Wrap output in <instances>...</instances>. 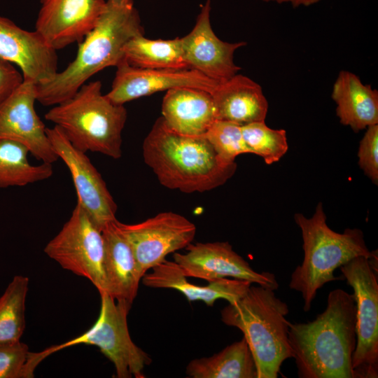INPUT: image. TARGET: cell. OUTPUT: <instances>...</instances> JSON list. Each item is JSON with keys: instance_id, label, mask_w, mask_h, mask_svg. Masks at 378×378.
Instances as JSON below:
<instances>
[{"instance_id": "cell-1", "label": "cell", "mask_w": 378, "mask_h": 378, "mask_svg": "<svg viewBox=\"0 0 378 378\" xmlns=\"http://www.w3.org/2000/svg\"><path fill=\"white\" fill-rule=\"evenodd\" d=\"M353 294L337 288L326 309L307 323H290L288 340L300 378H353L356 346Z\"/></svg>"}, {"instance_id": "cell-2", "label": "cell", "mask_w": 378, "mask_h": 378, "mask_svg": "<svg viewBox=\"0 0 378 378\" xmlns=\"http://www.w3.org/2000/svg\"><path fill=\"white\" fill-rule=\"evenodd\" d=\"M144 34L134 0H106L97 23L78 43L74 59L50 81L36 85V101L55 106L71 98L95 74L122 62L126 44Z\"/></svg>"}, {"instance_id": "cell-3", "label": "cell", "mask_w": 378, "mask_h": 378, "mask_svg": "<svg viewBox=\"0 0 378 378\" xmlns=\"http://www.w3.org/2000/svg\"><path fill=\"white\" fill-rule=\"evenodd\" d=\"M145 163L166 188L202 192L223 185L237 164L222 159L205 135L181 134L158 118L142 146Z\"/></svg>"}, {"instance_id": "cell-4", "label": "cell", "mask_w": 378, "mask_h": 378, "mask_svg": "<svg viewBox=\"0 0 378 378\" xmlns=\"http://www.w3.org/2000/svg\"><path fill=\"white\" fill-rule=\"evenodd\" d=\"M274 290L258 285L221 310V321L239 329L253 356L257 378H276L293 353L288 340V307Z\"/></svg>"}, {"instance_id": "cell-5", "label": "cell", "mask_w": 378, "mask_h": 378, "mask_svg": "<svg viewBox=\"0 0 378 378\" xmlns=\"http://www.w3.org/2000/svg\"><path fill=\"white\" fill-rule=\"evenodd\" d=\"M302 238L304 259L293 272L289 288L301 293L303 309L308 312L318 289L339 279L334 271L358 256L368 258L377 255L366 246L364 234L358 228H346L343 233L330 229L321 202L311 218L298 213L294 216Z\"/></svg>"}, {"instance_id": "cell-6", "label": "cell", "mask_w": 378, "mask_h": 378, "mask_svg": "<svg viewBox=\"0 0 378 378\" xmlns=\"http://www.w3.org/2000/svg\"><path fill=\"white\" fill-rule=\"evenodd\" d=\"M127 118L124 105L113 103L102 94L99 80L85 83L71 98L45 114L46 120L57 126L76 148L113 159L122 156Z\"/></svg>"}, {"instance_id": "cell-7", "label": "cell", "mask_w": 378, "mask_h": 378, "mask_svg": "<svg viewBox=\"0 0 378 378\" xmlns=\"http://www.w3.org/2000/svg\"><path fill=\"white\" fill-rule=\"evenodd\" d=\"M99 294L100 312L93 326L81 335L48 348L50 354L76 344L92 345L113 363L116 377H145L143 372L151 358L131 339L127 315L132 304L116 300L106 293Z\"/></svg>"}, {"instance_id": "cell-8", "label": "cell", "mask_w": 378, "mask_h": 378, "mask_svg": "<svg viewBox=\"0 0 378 378\" xmlns=\"http://www.w3.org/2000/svg\"><path fill=\"white\" fill-rule=\"evenodd\" d=\"M354 290L356 346L352 356L353 378L378 376V279L375 261L358 256L340 266Z\"/></svg>"}, {"instance_id": "cell-9", "label": "cell", "mask_w": 378, "mask_h": 378, "mask_svg": "<svg viewBox=\"0 0 378 378\" xmlns=\"http://www.w3.org/2000/svg\"><path fill=\"white\" fill-rule=\"evenodd\" d=\"M44 252L63 269L88 279L99 293H108L102 232L78 204Z\"/></svg>"}, {"instance_id": "cell-10", "label": "cell", "mask_w": 378, "mask_h": 378, "mask_svg": "<svg viewBox=\"0 0 378 378\" xmlns=\"http://www.w3.org/2000/svg\"><path fill=\"white\" fill-rule=\"evenodd\" d=\"M113 223L132 248L142 277L164 262L167 255L186 248L196 234L193 223L172 211L159 213L135 224L122 223L117 219Z\"/></svg>"}, {"instance_id": "cell-11", "label": "cell", "mask_w": 378, "mask_h": 378, "mask_svg": "<svg viewBox=\"0 0 378 378\" xmlns=\"http://www.w3.org/2000/svg\"><path fill=\"white\" fill-rule=\"evenodd\" d=\"M51 146L66 165L77 195V204L101 230L116 220L117 204L100 173L86 153L76 148L57 127L46 128Z\"/></svg>"}, {"instance_id": "cell-12", "label": "cell", "mask_w": 378, "mask_h": 378, "mask_svg": "<svg viewBox=\"0 0 378 378\" xmlns=\"http://www.w3.org/2000/svg\"><path fill=\"white\" fill-rule=\"evenodd\" d=\"M186 248V253H174L173 257L186 277L209 282L230 276L274 290L279 287L274 274L253 270L227 241L191 243Z\"/></svg>"}, {"instance_id": "cell-13", "label": "cell", "mask_w": 378, "mask_h": 378, "mask_svg": "<svg viewBox=\"0 0 378 378\" xmlns=\"http://www.w3.org/2000/svg\"><path fill=\"white\" fill-rule=\"evenodd\" d=\"M36 87L23 80L0 104V141L18 142L36 159L52 164L59 158L48 137L47 127L35 111Z\"/></svg>"}, {"instance_id": "cell-14", "label": "cell", "mask_w": 378, "mask_h": 378, "mask_svg": "<svg viewBox=\"0 0 378 378\" xmlns=\"http://www.w3.org/2000/svg\"><path fill=\"white\" fill-rule=\"evenodd\" d=\"M211 0H206L201 8L194 27L181 39L188 68L218 83H223L240 70L234 62V54L246 43L220 40L211 27Z\"/></svg>"}, {"instance_id": "cell-15", "label": "cell", "mask_w": 378, "mask_h": 378, "mask_svg": "<svg viewBox=\"0 0 378 378\" xmlns=\"http://www.w3.org/2000/svg\"><path fill=\"white\" fill-rule=\"evenodd\" d=\"M35 30L55 50L80 43L94 27L106 0H40Z\"/></svg>"}, {"instance_id": "cell-16", "label": "cell", "mask_w": 378, "mask_h": 378, "mask_svg": "<svg viewBox=\"0 0 378 378\" xmlns=\"http://www.w3.org/2000/svg\"><path fill=\"white\" fill-rule=\"evenodd\" d=\"M111 90L106 94L113 103L126 102L171 89L190 87L211 93L219 83L192 69H144L125 60L117 66Z\"/></svg>"}, {"instance_id": "cell-17", "label": "cell", "mask_w": 378, "mask_h": 378, "mask_svg": "<svg viewBox=\"0 0 378 378\" xmlns=\"http://www.w3.org/2000/svg\"><path fill=\"white\" fill-rule=\"evenodd\" d=\"M57 50L36 31H27L0 15V59L17 65L23 80L36 85L50 81L57 71Z\"/></svg>"}, {"instance_id": "cell-18", "label": "cell", "mask_w": 378, "mask_h": 378, "mask_svg": "<svg viewBox=\"0 0 378 378\" xmlns=\"http://www.w3.org/2000/svg\"><path fill=\"white\" fill-rule=\"evenodd\" d=\"M161 117L174 132L191 136L204 135L217 120L211 93L190 87L167 91Z\"/></svg>"}, {"instance_id": "cell-19", "label": "cell", "mask_w": 378, "mask_h": 378, "mask_svg": "<svg viewBox=\"0 0 378 378\" xmlns=\"http://www.w3.org/2000/svg\"><path fill=\"white\" fill-rule=\"evenodd\" d=\"M146 286L155 288H172L181 293L189 302L200 300L212 307L218 299H225L229 303L241 298L252 284L241 279L223 278L209 281L201 286L190 283L174 261L165 260L155 266L151 272L142 277Z\"/></svg>"}, {"instance_id": "cell-20", "label": "cell", "mask_w": 378, "mask_h": 378, "mask_svg": "<svg viewBox=\"0 0 378 378\" xmlns=\"http://www.w3.org/2000/svg\"><path fill=\"white\" fill-rule=\"evenodd\" d=\"M211 95L217 120L241 126L265 120L268 102L262 88L246 76L237 74L219 83Z\"/></svg>"}, {"instance_id": "cell-21", "label": "cell", "mask_w": 378, "mask_h": 378, "mask_svg": "<svg viewBox=\"0 0 378 378\" xmlns=\"http://www.w3.org/2000/svg\"><path fill=\"white\" fill-rule=\"evenodd\" d=\"M102 232L105 245L108 294L116 300L132 304L142 279L134 253L113 221L106 225Z\"/></svg>"}, {"instance_id": "cell-22", "label": "cell", "mask_w": 378, "mask_h": 378, "mask_svg": "<svg viewBox=\"0 0 378 378\" xmlns=\"http://www.w3.org/2000/svg\"><path fill=\"white\" fill-rule=\"evenodd\" d=\"M331 96L342 125L356 132L378 124V92L363 84L356 74L341 71L333 84Z\"/></svg>"}, {"instance_id": "cell-23", "label": "cell", "mask_w": 378, "mask_h": 378, "mask_svg": "<svg viewBox=\"0 0 378 378\" xmlns=\"http://www.w3.org/2000/svg\"><path fill=\"white\" fill-rule=\"evenodd\" d=\"M186 374L192 378H257V369L243 337L212 356L193 359Z\"/></svg>"}, {"instance_id": "cell-24", "label": "cell", "mask_w": 378, "mask_h": 378, "mask_svg": "<svg viewBox=\"0 0 378 378\" xmlns=\"http://www.w3.org/2000/svg\"><path fill=\"white\" fill-rule=\"evenodd\" d=\"M124 60L131 66L144 69H189L178 37L153 40L144 34L138 35L126 44Z\"/></svg>"}, {"instance_id": "cell-25", "label": "cell", "mask_w": 378, "mask_h": 378, "mask_svg": "<svg viewBox=\"0 0 378 378\" xmlns=\"http://www.w3.org/2000/svg\"><path fill=\"white\" fill-rule=\"evenodd\" d=\"M28 149L10 140L0 141V188L24 186L49 178L52 164H31Z\"/></svg>"}, {"instance_id": "cell-26", "label": "cell", "mask_w": 378, "mask_h": 378, "mask_svg": "<svg viewBox=\"0 0 378 378\" xmlns=\"http://www.w3.org/2000/svg\"><path fill=\"white\" fill-rule=\"evenodd\" d=\"M29 279L16 275L0 297V342L20 341L25 329Z\"/></svg>"}, {"instance_id": "cell-27", "label": "cell", "mask_w": 378, "mask_h": 378, "mask_svg": "<svg viewBox=\"0 0 378 378\" xmlns=\"http://www.w3.org/2000/svg\"><path fill=\"white\" fill-rule=\"evenodd\" d=\"M241 132L251 153L259 155L267 164L278 162L288 150L286 132L272 129L265 121L242 125Z\"/></svg>"}, {"instance_id": "cell-28", "label": "cell", "mask_w": 378, "mask_h": 378, "mask_svg": "<svg viewBox=\"0 0 378 378\" xmlns=\"http://www.w3.org/2000/svg\"><path fill=\"white\" fill-rule=\"evenodd\" d=\"M45 351L32 353L20 341L0 342V378H32Z\"/></svg>"}, {"instance_id": "cell-29", "label": "cell", "mask_w": 378, "mask_h": 378, "mask_svg": "<svg viewBox=\"0 0 378 378\" xmlns=\"http://www.w3.org/2000/svg\"><path fill=\"white\" fill-rule=\"evenodd\" d=\"M218 155L229 162L244 153H251L241 132V125L216 120L204 134Z\"/></svg>"}, {"instance_id": "cell-30", "label": "cell", "mask_w": 378, "mask_h": 378, "mask_svg": "<svg viewBox=\"0 0 378 378\" xmlns=\"http://www.w3.org/2000/svg\"><path fill=\"white\" fill-rule=\"evenodd\" d=\"M358 165L364 174L378 183V124L370 125L360 141L358 150Z\"/></svg>"}, {"instance_id": "cell-31", "label": "cell", "mask_w": 378, "mask_h": 378, "mask_svg": "<svg viewBox=\"0 0 378 378\" xmlns=\"http://www.w3.org/2000/svg\"><path fill=\"white\" fill-rule=\"evenodd\" d=\"M22 82V74L13 64L0 59V104Z\"/></svg>"}, {"instance_id": "cell-32", "label": "cell", "mask_w": 378, "mask_h": 378, "mask_svg": "<svg viewBox=\"0 0 378 378\" xmlns=\"http://www.w3.org/2000/svg\"><path fill=\"white\" fill-rule=\"evenodd\" d=\"M265 2H276L278 4L288 3L296 8L299 6H309L315 4L321 0H261Z\"/></svg>"}]
</instances>
